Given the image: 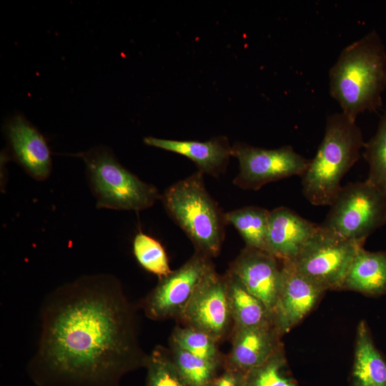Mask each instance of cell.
<instances>
[{"label": "cell", "instance_id": "1", "mask_svg": "<svg viewBox=\"0 0 386 386\" xmlns=\"http://www.w3.org/2000/svg\"><path fill=\"white\" fill-rule=\"evenodd\" d=\"M136 314L112 275L84 276L58 287L41 307L29 377L36 386H120L148 357Z\"/></svg>", "mask_w": 386, "mask_h": 386}, {"label": "cell", "instance_id": "2", "mask_svg": "<svg viewBox=\"0 0 386 386\" xmlns=\"http://www.w3.org/2000/svg\"><path fill=\"white\" fill-rule=\"evenodd\" d=\"M329 77L330 95L351 119L379 109L386 89V51L378 33L371 31L344 48Z\"/></svg>", "mask_w": 386, "mask_h": 386}, {"label": "cell", "instance_id": "3", "mask_svg": "<svg viewBox=\"0 0 386 386\" xmlns=\"http://www.w3.org/2000/svg\"><path fill=\"white\" fill-rule=\"evenodd\" d=\"M362 132L342 112L329 116L323 139L302 177L305 197L315 206H330L342 189L341 180L360 158Z\"/></svg>", "mask_w": 386, "mask_h": 386}, {"label": "cell", "instance_id": "4", "mask_svg": "<svg viewBox=\"0 0 386 386\" xmlns=\"http://www.w3.org/2000/svg\"><path fill=\"white\" fill-rule=\"evenodd\" d=\"M204 174L197 171L179 180L161 195L169 217L182 229L195 252L210 258L222 248L227 224L224 213L207 190Z\"/></svg>", "mask_w": 386, "mask_h": 386}, {"label": "cell", "instance_id": "5", "mask_svg": "<svg viewBox=\"0 0 386 386\" xmlns=\"http://www.w3.org/2000/svg\"><path fill=\"white\" fill-rule=\"evenodd\" d=\"M85 163L98 208L142 211L161 199L158 189L123 167L107 147L76 154Z\"/></svg>", "mask_w": 386, "mask_h": 386}, {"label": "cell", "instance_id": "6", "mask_svg": "<svg viewBox=\"0 0 386 386\" xmlns=\"http://www.w3.org/2000/svg\"><path fill=\"white\" fill-rule=\"evenodd\" d=\"M386 224V195L367 182L342 187L321 224L349 240L365 244Z\"/></svg>", "mask_w": 386, "mask_h": 386}, {"label": "cell", "instance_id": "7", "mask_svg": "<svg viewBox=\"0 0 386 386\" xmlns=\"http://www.w3.org/2000/svg\"><path fill=\"white\" fill-rule=\"evenodd\" d=\"M363 245L319 225L290 262L300 274L325 291L338 290L355 254Z\"/></svg>", "mask_w": 386, "mask_h": 386}, {"label": "cell", "instance_id": "8", "mask_svg": "<svg viewBox=\"0 0 386 386\" xmlns=\"http://www.w3.org/2000/svg\"><path fill=\"white\" fill-rule=\"evenodd\" d=\"M232 156L239 162V173L233 184L242 189L254 191L269 182L296 175L302 177L310 162L292 146L267 149L239 142L232 146Z\"/></svg>", "mask_w": 386, "mask_h": 386}, {"label": "cell", "instance_id": "9", "mask_svg": "<svg viewBox=\"0 0 386 386\" xmlns=\"http://www.w3.org/2000/svg\"><path fill=\"white\" fill-rule=\"evenodd\" d=\"M214 265L212 258L195 253L179 269L159 279L156 287L140 302L153 320L178 319L204 276Z\"/></svg>", "mask_w": 386, "mask_h": 386}, {"label": "cell", "instance_id": "10", "mask_svg": "<svg viewBox=\"0 0 386 386\" xmlns=\"http://www.w3.org/2000/svg\"><path fill=\"white\" fill-rule=\"evenodd\" d=\"M184 326L202 330L220 342L232 334L234 324L225 275L215 267L202 279L177 319Z\"/></svg>", "mask_w": 386, "mask_h": 386}, {"label": "cell", "instance_id": "11", "mask_svg": "<svg viewBox=\"0 0 386 386\" xmlns=\"http://www.w3.org/2000/svg\"><path fill=\"white\" fill-rule=\"evenodd\" d=\"M281 262V287L272 322L282 337L315 307L326 291L300 274L290 261Z\"/></svg>", "mask_w": 386, "mask_h": 386}, {"label": "cell", "instance_id": "12", "mask_svg": "<svg viewBox=\"0 0 386 386\" xmlns=\"http://www.w3.org/2000/svg\"><path fill=\"white\" fill-rule=\"evenodd\" d=\"M13 159L38 181L45 180L52 168L51 152L46 139L23 114H16L4 125Z\"/></svg>", "mask_w": 386, "mask_h": 386}, {"label": "cell", "instance_id": "13", "mask_svg": "<svg viewBox=\"0 0 386 386\" xmlns=\"http://www.w3.org/2000/svg\"><path fill=\"white\" fill-rule=\"evenodd\" d=\"M228 270L266 305L272 315L281 287V261L265 251L245 246Z\"/></svg>", "mask_w": 386, "mask_h": 386}, {"label": "cell", "instance_id": "14", "mask_svg": "<svg viewBox=\"0 0 386 386\" xmlns=\"http://www.w3.org/2000/svg\"><path fill=\"white\" fill-rule=\"evenodd\" d=\"M318 227L288 207L275 208L269 211L265 251L280 261H291Z\"/></svg>", "mask_w": 386, "mask_h": 386}, {"label": "cell", "instance_id": "15", "mask_svg": "<svg viewBox=\"0 0 386 386\" xmlns=\"http://www.w3.org/2000/svg\"><path fill=\"white\" fill-rule=\"evenodd\" d=\"M232 347L224 365L245 373L261 365L282 345V335L273 325L233 327Z\"/></svg>", "mask_w": 386, "mask_h": 386}, {"label": "cell", "instance_id": "16", "mask_svg": "<svg viewBox=\"0 0 386 386\" xmlns=\"http://www.w3.org/2000/svg\"><path fill=\"white\" fill-rule=\"evenodd\" d=\"M144 142L148 146L183 155L197 165L198 171L214 177H219L226 172L232 156V146L224 136L214 137L206 142L147 137Z\"/></svg>", "mask_w": 386, "mask_h": 386}, {"label": "cell", "instance_id": "17", "mask_svg": "<svg viewBox=\"0 0 386 386\" xmlns=\"http://www.w3.org/2000/svg\"><path fill=\"white\" fill-rule=\"evenodd\" d=\"M338 290L372 297L386 294V251L372 252L360 247Z\"/></svg>", "mask_w": 386, "mask_h": 386}, {"label": "cell", "instance_id": "18", "mask_svg": "<svg viewBox=\"0 0 386 386\" xmlns=\"http://www.w3.org/2000/svg\"><path fill=\"white\" fill-rule=\"evenodd\" d=\"M350 386H386V357L375 346L365 320L357 327Z\"/></svg>", "mask_w": 386, "mask_h": 386}, {"label": "cell", "instance_id": "19", "mask_svg": "<svg viewBox=\"0 0 386 386\" xmlns=\"http://www.w3.org/2000/svg\"><path fill=\"white\" fill-rule=\"evenodd\" d=\"M224 275L227 284L233 327L273 325L272 312L266 305L251 293L240 279L229 270Z\"/></svg>", "mask_w": 386, "mask_h": 386}, {"label": "cell", "instance_id": "20", "mask_svg": "<svg viewBox=\"0 0 386 386\" xmlns=\"http://www.w3.org/2000/svg\"><path fill=\"white\" fill-rule=\"evenodd\" d=\"M269 216V210L256 206H247L224 213L227 224L234 226L245 246L262 251L266 249Z\"/></svg>", "mask_w": 386, "mask_h": 386}, {"label": "cell", "instance_id": "21", "mask_svg": "<svg viewBox=\"0 0 386 386\" xmlns=\"http://www.w3.org/2000/svg\"><path fill=\"white\" fill-rule=\"evenodd\" d=\"M169 350L175 366L190 386H210L224 366L194 355L171 342Z\"/></svg>", "mask_w": 386, "mask_h": 386}, {"label": "cell", "instance_id": "22", "mask_svg": "<svg viewBox=\"0 0 386 386\" xmlns=\"http://www.w3.org/2000/svg\"><path fill=\"white\" fill-rule=\"evenodd\" d=\"M246 386H299L289 368L283 344L266 362L246 373Z\"/></svg>", "mask_w": 386, "mask_h": 386}, {"label": "cell", "instance_id": "23", "mask_svg": "<svg viewBox=\"0 0 386 386\" xmlns=\"http://www.w3.org/2000/svg\"><path fill=\"white\" fill-rule=\"evenodd\" d=\"M169 342L198 357L224 364V357L220 352L219 343L207 332L189 326H177L171 335Z\"/></svg>", "mask_w": 386, "mask_h": 386}, {"label": "cell", "instance_id": "24", "mask_svg": "<svg viewBox=\"0 0 386 386\" xmlns=\"http://www.w3.org/2000/svg\"><path fill=\"white\" fill-rule=\"evenodd\" d=\"M363 157L369 164L367 182L386 195V109L375 135L364 145Z\"/></svg>", "mask_w": 386, "mask_h": 386}, {"label": "cell", "instance_id": "25", "mask_svg": "<svg viewBox=\"0 0 386 386\" xmlns=\"http://www.w3.org/2000/svg\"><path fill=\"white\" fill-rule=\"evenodd\" d=\"M144 386H190L175 366L169 348L156 346L148 355Z\"/></svg>", "mask_w": 386, "mask_h": 386}, {"label": "cell", "instance_id": "26", "mask_svg": "<svg viewBox=\"0 0 386 386\" xmlns=\"http://www.w3.org/2000/svg\"><path fill=\"white\" fill-rule=\"evenodd\" d=\"M132 249L139 265L159 279L172 272L164 247L153 237L139 231L134 237Z\"/></svg>", "mask_w": 386, "mask_h": 386}, {"label": "cell", "instance_id": "27", "mask_svg": "<svg viewBox=\"0 0 386 386\" xmlns=\"http://www.w3.org/2000/svg\"><path fill=\"white\" fill-rule=\"evenodd\" d=\"M210 386H246V373L224 365Z\"/></svg>", "mask_w": 386, "mask_h": 386}]
</instances>
